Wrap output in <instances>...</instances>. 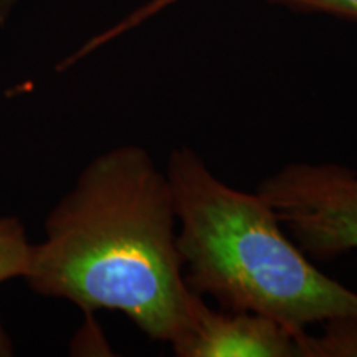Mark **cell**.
<instances>
[{
	"label": "cell",
	"mask_w": 357,
	"mask_h": 357,
	"mask_svg": "<svg viewBox=\"0 0 357 357\" xmlns=\"http://www.w3.org/2000/svg\"><path fill=\"white\" fill-rule=\"evenodd\" d=\"M24 278L35 293L91 314L118 311L174 346L202 296L187 287L166 171L126 144L88 162L45 222Z\"/></svg>",
	"instance_id": "1"
},
{
	"label": "cell",
	"mask_w": 357,
	"mask_h": 357,
	"mask_svg": "<svg viewBox=\"0 0 357 357\" xmlns=\"http://www.w3.org/2000/svg\"><path fill=\"white\" fill-rule=\"evenodd\" d=\"M166 174L187 287L218 307L266 316L296 333L357 318V291L321 271L258 192L218 178L189 146L171 151Z\"/></svg>",
	"instance_id": "2"
},
{
	"label": "cell",
	"mask_w": 357,
	"mask_h": 357,
	"mask_svg": "<svg viewBox=\"0 0 357 357\" xmlns=\"http://www.w3.org/2000/svg\"><path fill=\"white\" fill-rule=\"evenodd\" d=\"M257 192L312 261L357 252V171L339 162H289Z\"/></svg>",
	"instance_id": "3"
},
{
	"label": "cell",
	"mask_w": 357,
	"mask_h": 357,
	"mask_svg": "<svg viewBox=\"0 0 357 357\" xmlns=\"http://www.w3.org/2000/svg\"><path fill=\"white\" fill-rule=\"evenodd\" d=\"M301 334L266 316L212 307L200 298L189 331L172 351L177 357H301Z\"/></svg>",
	"instance_id": "4"
},
{
	"label": "cell",
	"mask_w": 357,
	"mask_h": 357,
	"mask_svg": "<svg viewBox=\"0 0 357 357\" xmlns=\"http://www.w3.org/2000/svg\"><path fill=\"white\" fill-rule=\"evenodd\" d=\"M301 357H357V318H337L323 324L319 334L300 336Z\"/></svg>",
	"instance_id": "5"
},
{
	"label": "cell",
	"mask_w": 357,
	"mask_h": 357,
	"mask_svg": "<svg viewBox=\"0 0 357 357\" xmlns=\"http://www.w3.org/2000/svg\"><path fill=\"white\" fill-rule=\"evenodd\" d=\"M30 252L32 243L19 218L0 217V284L19 276L24 278Z\"/></svg>",
	"instance_id": "6"
},
{
	"label": "cell",
	"mask_w": 357,
	"mask_h": 357,
	"mask_svg": "<svg viewBox=\"0 0 357 357\" xmlns=\"http://www.w3.org/2000/svg\"><path fill=\"white\" fill-rule=\"evenodd\" d=\"M178 2H182V0H147L146 3H142L141 7H137L136 10H132L129 15L124 17L123 20H119L118 24H114L113 26H109L108 30H105V32L98 33L93 38H89L86 43L82 45V47H79L78 50L73 53V55L65 58V60L58 65V70L61 71V70L70 68L71 65L78 63L79 60H83V58L88 56L89 53L96 52L98 48L105 47L106 43L113 42L114 38H118L124 33L131 32V30L136 29V26L142 25L144 22L151 20L153 17L158 15V13L167 10L169 7L176 6V3H178Z\"/></svg>",
	"instance_id": "7"
},
{
	"label": "cell",
	"mask_w": 357,
	"mask_h": 357,
	"mask_svg": "<svg viewBox=\"0 0 357 357\" xmlns=\"http://www.w3.org/2000/svg\"><path fill=\"white\" fill-rule=\"evenodd\" d=\"M266 2L296 12L323 13L357 24V0H266Z\"/></svg>",
	"instance_id": "8"
},
{
	"label": "cell",
	"mask_w": 357,
	"mask_h": 357,
	"mask_svg": "<svg viewBox=\"0 0 357 357\" xmlns=\"http://www.w3.org/2000/svg\"><path fill=\"white\" fill-rule=\"evenodd\" d=\"M13 354V344L6 333V329L0 324V357H8Z\"/></svg>",
	"instance_id": "9"
},
{
	"label": "cell",
	"mask_w": 357,
	"mask_h": 357,
	"mask_svg": "<svg viewBox=\"0 0 357 357\" xmlns=\"http://www.w3.org/2000/svg\"><path fill=\"white\" fill-rule=\"evenodd\" d=\"M17 6V0H0V25H6L10 19L13 8Z\"/></svg>",
	"instance_id": "10"
}]
</instances>
